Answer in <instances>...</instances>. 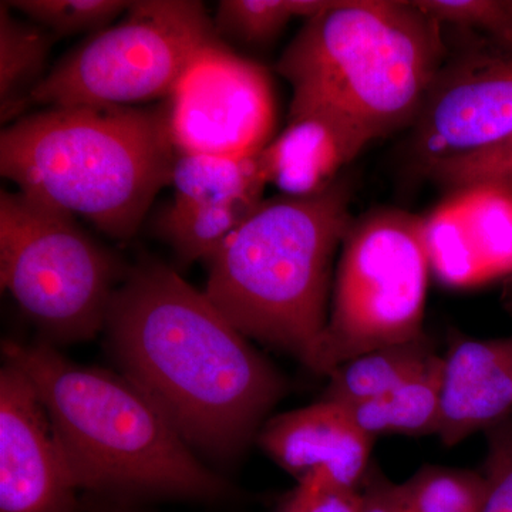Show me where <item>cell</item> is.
<instances>
[{
  "label": "cell",
  "mask_w": 512,
  "mask_h": 512,
  "mask_svg": "<svg viewBox=\"0 0 512 512\" xmlns=\"http://www.w3.org/2000/svg\"><path fill=\"white\" fill-rule=\"evenodd\" d=\"M107 348L197 454L235 460L256 440L288 382L171 266L127 269L107 313Z\"/></svg>",
  "instance_id": "6da1fadb"
},
{
  "label": "cell",
  "mask_w": 512,
  "mask_h": 512,
  "mask_svg": "<svg viewBox=\"0 0 512 512\" xmlns=\"http://www.w3.org/2000/svg\"><path fill=\"white\" fill-rule=\"evenodd\" d=\"M2 353L39 393L79 490L119 501H215L231 494V485L126 376L77 365L43 340L5 339Z\"/></svg>",
  "instance_id": "7a4b0ae2"
},
{
  "label": "cell",
  "mask_w": 512,
  "mask_h": 512,
  "mask_svg": "<svg viewBox=\"0 0 512 512\" xmlns=\"http://www.w3.org/2000/svg\"><path fill=\"white\" fill-rule=\"evenodd\" d=\"M177 151L167 104L49 107L0 134V173L47 207L114 239L137 234Z\"/></svg>",
  "instance_id": "3957f363"
},
{
  "label": "cell",
  "mask_w": 512,
  "mask_h": 512,
  "mask_svg": "<svg viewBox=\"0 0 512 512\" xmlns=\"http://www.w3.org/2000/svg\"><path fill=\"white\" fill-rule=\"evenodd\" d=\"M353 220L343 183L262 201L205 261V295L242 335L323 375L333 262Z\"/></svg>",
  "instance_id": "277c9868"
},
{
  "label": "cell",
  "mask_w": 512,
  "mask_h": 512,
  "mask_svg": "<svg viewBox=\"0 0 512 512\" xmlns=\"http://www.w3.org/2000/svg\"><path fill=\"white\" fill-rule=\"evenodd\" d=\"M443 29L416 2H330L276 63L288 116L332 110L372 141L412 127L447 57Z\"/></svg>",
  "instance_id": "5b68a950"
},
{
  "label": "cell",
  "mask_w": 512,
  "mask_h": 512,
  "mask_svg": "<svg viewBox=\"0 0 512 512\" xmlns=\"http://www.w3.org/2000/svg\"><path fill=\"white\" fill-rule=\"evenodd\" d=\"M127 269L76 222L20 191L0 192V279L50 345L96 338Z\"/></svg>",
  "instance_id": "8992f818"
},
{
  "label": "cell",
  "mask_w": 512,
  "mask_h": 512,
  "mask_svg": "<svg viewBox=\"0 0 512 512\" xmlns=\"http://www.w3.org/2000/svg\"><path fill=\"white\" fill-rule=\"evenodd\" d=\"M430 274L423 217L382 208L355 218L333 279L323 376L370 350L424 338Z\"/></svg>",
  "instance_id": "52a82bcc"
},
{
  "label": "cell",
  "mask_w": 512,
  "mask_h": 512,
  "mask_svg": "<svg viewBox=\"0 0 512 512\" xmlns=\"http://www.w3.org/2000/svg\"><path fill=\"white\" fill-rule=\"evenodd\" d=\"M222 40L204 3L138 0L53 67L33 93L47 107H130L167 100L181 77Z\"/></svg>",
  "instance_id": "ba28073f"
},
{
  "label": "cell",
  "mask_w": 512,
  "mask_h": 512,
  "mask_svg": "<svg viewBox=\"0 0 512 512\" xmlns=\"http://www.w3.org/2000/svg\"><path fill=\"white\" fill-rule=\"evenodd\" d=\"M470 33L446 60L412 126V157L423 171L512 138V45Z\"/></svg>",
  "instance_id": "9c48e42d"
},
{
  "label": "cell",
  "mask_w": 512,
  "mask_h": 512,
  "mask_svg": "<svg viewBox=\"0 0 512 512\" xmlns=\"http://www.w3.org/2000/svg\"><path fill=\"white\" fill-rule=\"evenodd\" d=\"M165 104L177 153L255 157L272 141L271 77L225 43L191 64Z\"/></svg>",
  "instance_id": "30bf717a"
},
{
  "label": "cell",
  "mask_w": 512,
  "mask_h": 512,
  "mask_svg": "<svg viewBox=\"0 0 512 512\" xmlns=\"http://www.w3.org/2000/svg\"><path fill=\"white\" fill-rule=\"evenodd\" d=\"M45 404L28 376L0 370V512H82Z\"/></svg>",
  "instance_id": "8fae6325"
},
{
  "label": "cell",
  "mask_w": 512,
  "mask_h": 512,
  "mask_svg": "<svg viewBox=\"0 0 512 512\" xmlns=\"http://www.w3.org/2000/svg\"><path fill=\"white\" fill-rule=\"evenodd\" d=\"M259 447L289 476L322 474L342 488H362L369 473L373 437L339 403L320 400L265 421Z\"/></svg>",
  "instance_id": "7c38bea8"
},
{
  "label": "cell",
  "mask_w": 512,
  "mask_h": 512,
  "mask_svg": "<svg viewBox=\"0 0 512 512\" xmlns=\"http://www.w3.org/2000/svg\"><path fill=\"white\" fill-rule=\"evenodd\" d=\"M369 137L346 117L328 109L288 116V124L258 154L266 184L286 197H309L338 183L340 171L369 144Z\"/></svg>",
  "instance_id": "4fadbf2b"
},
{
  "label": "cell",
  "mask_w": 512,
  "mask_h": 512,
  "mask_svg": "<svg viewBox=\"0 0 512 512\" xmlns=\"http://www.w3.org/2000/svg\"><path fill=\"white\" fill-rule=\"evenodd\" d=\"M443 359L437 436L454 447L510 414L512 338L460 340Z\"/></svg>",
  "instance_id": "5bb4252c"
},
{
  "label": "cell",
  "mask_w": 512,
  "mask_h": 512,
  "mask_svg": "<svg viewBox=\"0 0 512 512\" xmlns=\"http://www.w3.org/2000/svg\"><path fill=\"white\" fill-rule=\"evenodd\" d=\"M444 359L434 356L429 366L392 392L355 404H342L366 434L424 436L440 426Z\"/></svg>",
  "instance_id": "9a60e30c"
},
{
  "label": "cell",
  "mask_w": 512,
  "mask_h": 512,
  "mask_svg": "<svg viewBox=\"0 0 512 512\" xmlns=\"http://www.w3.org/2000/svg\"><path fill=\"white\" fill-rule=\"evenodd\" d=\"M55 36L28 19L18 18L8 2L0 3V120L12 124L32 104L33 93L47 76Z\"/></svg>",
  "instance_id": "2e32d148"
},
{
  "label": "cell",
  "mask_w": 512,
  "mask_h": 512,
  "mask_svg": "<svg viewBox=\"0 0 512 512\" xmlns=\"http://www.w3.org/2000/svg\"><path fill=\"white\" fill-rule=\"evenodd\" d=\"M434 356L437 355L430 348L427 336L370 350L342 363L330 373L322 400L355 404L375 399L419 375Z\"/></svg>",
  "instance_id": "e0dca14e"
},
{
  "label": "cell",
  "mask_w": 512,
  "mask_h": 512,
  "mask_svg": "<svg viewBox=\"0 0 512 512\" xmlns=\"http://www.w3.org/2000/svg\"><path fill=\"white\" fill-rule=\"evenodd\" d=\"M170 207L190 208L237 198H262L266 187L258 156L231 158L177 153Z\"/></svg>",
  "instance_id": "ac0fdd59"
},
{
  "label": "cell",
  "mask_w": 512,
  "mask_h": 512,
  "mask_svg": "<svg viewBox=\"0 0 512 512\" xmlns=\"http://www.w3.org/2000/svg\"><path fill=\"white\" fill-rule=\"evenodd\" d=\"M262 201L264 198L245 197L190 208L168 205L161 218V232L183 264L207 261Z\"/></svg>",
  "instance_id": "d6986e66"
},
{
  "label": "cell",
  "mask_w": 512,
  "mask_h": 512,
  "mask_svg": "<svg viewBox=\"0 0 512 512\" xmlns=\"http://www.w3.org/2000/svg\"><path fill=\"white\" fill-rule=\"evenodd\" d=\"M424 245L431 274L450 288H468L488 281L468 234L456 192L423 217Z\"/></svg>",
  "instance_id": "ffe728a7"
},
{
  "label": "cell",
  "mask_w": 512,
  "mask_h": 512,
  "mask_svg": "<svg viewBox=\"0 0 512 512\" xmlns=\"http://www.w3.org/2000/svg\"><path fill=\"white\" fill-rule=\"evenodd\" d=\"M488 281L512 272V194L494 187L454 191Z\"/></svg>",
  "instance_id": "44dd1931"
},
{
  "label": "cell",
  "mask_w": 512,
  "mask_h": 512,
  "mask_svg": "<svg viewBox=\"0 0 512 512\" xmlns=\"http://www.w3.org/2000/svg\"><path fill=\"white\" fill-rule=\"evenodd\" d=\"M330 5L329 0H222L214 26L222 42L262 46L281 35L293 19L309 20Z\"/></svg>",
  "instance_id": "7402d4cb"
},
{
  "label": "cell",
  "mask_w": 512,
  "mask_h": 512,
  "mask_svg": "<svg viewBox=\"0 0 512 512\" xmlns=\"http://www.w3.org/2000/svg\"><path fill=\"white\" fill-rule=\"evenodd\" d=\"M412 512H483L487 481L473 471L424 467L406 481Z\"/></svg>",
  "instance_id": "603a6c76"
},
{
  "label": "cell",
  "mask_w": 512,
  "mask_h": 512,
  "mask_svg": "<svg viewBox=\"0 0 512 512\" xmlns=\"http://www.w3.org/2000/svg\"><path fill=\"white\" fill-rule=\"evenodd\" d=\"M131 3L123 0H19L8 5L60 39L109 28L127 12Z\"/></svg>",
  "instance_id": "cb8c5ba5"
},
{
  "label": "cell",
  "mask_w": 512,
  "mask_h": 512,
  "mask_svg": "<svg viewBox=\"0 0 512 512\" xmlns=\"http://www.w3.org/2000/svg\"><path fill=\"white\" fill-rule=\"evenodd\" d=\"M423 175L450 192L494 187L512 194V138L473 156L433 165Z\"/></svg>",
  "instance_id": "d4e9b609"
},
{
  "label": "cell",
  "mask_w": 512,
  "mask_h": 512,
  "mask_svg": "<svg viewBox=\"0 0 512 512\" xmlns=\"http://www.w3.org/2000/svg\"><path fill=\"white\" fill-rule=\"evenodd\" d=\"M444 28L466 30L512 45V2L498 0H419Z\"/></svg>",
  "instance_id": "484cf974"
},
{
  "label": "cell",
  "mask_w": 512,
  "mask_h": 512,
  "mask_svg": "<svg viewBox=\"0 0 512 512\" xmlns=\"http://www.w3.org/2000/svg\"><path fill=\"white\" fill-rule=\"evenodd\" d=\"M488 433L485 460L487 498L483 512H512V419L510 414L495 423Z\"/></svg>",
  "instance_id": "4316f807"
},
{
  "label": "cell",
  "mask_w": 512,
  "mask_h": 512,
  "mask_svg": "<svg viewBox=\"0 0 512 512\" xmlns=\"http://www.w3.org/2000/svg\"><path fill=\"white\" fill-rule=\"evenodd\" d=\"M362 488H342L322 474L303 478L276 512H362Z\"/></svg>",
  "instance_id": "83f0119b"
},
{
  "label": "cell",
  "mask_w": 512,
  "mask_h": 512,
  "mask_svg": "<svg viewBox=\"0 0 512 512\" xmlns=\"http://www.w3.org/2000/svg\"><path fill=\"white\" fill-rule=\"evenodd\" d=\"M362 512H412L403 484H393L376 473H367L362 484Z\"/></svg>",
  "instance_id": "f1b7e54d"
},
{
  "label": "cell",
  "mask_w": 512,
  "mask_h": 512,
  "mask_svg": "<svg viewBox=\"0 0 512 512\" xmlns=\"http://www.w3.org/2000/svg\"><path fill=\"white\" fill-rule=\"evenodd\" d=\"M109 512H136V511H128V510H113Z\"/></svg>",
  "instance_id": "f546056e"
}]
</instances>
